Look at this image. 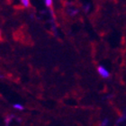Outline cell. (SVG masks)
<instances>
[{
  "instance_id": "6da1fadb",
  "label": "cell",
  "mask_w": 126,
  "mask_h": 126,
  "mask_svg": "<svg viewBox=\"0 0 126 126\" xmlns=\"http://www.w3.org/2000/svg\"><path fill=\"white\" fill-rule=\"evenodd\" d=\"M97 71H98V73L100 74V76L102 77V78H104V79H108V78L110 77L109 71H108L104 66H98Z\"/></svg>"
},
{
  "instance_id": "7a4b0ae2",
  "label": "cell",
  "mask_w": 126,
  "mask_h": 126,
  "mask_svg": "<svg viewBox=\"0 0 126 126\" xmlns=\"http://www.w3.org/2000/svg\"><path fill=\"white\" fill-rule=\"evenodd\" d=\"M13 117H15V115L11 114V115H8L7 116V118H5V125L7 126V125H9V124H10V122L12 121Z\"/></svg>"
},
{
  "instance_id": "3957f363",
  "label": "cell",
  "mask_w": 126,
  "mask_h": 126,
  "mask_svg": "<svg viewBox=\"0 0 126 126\" xmlns=\"http://www.w3.org/2000/svg\"><path fill=\"white\" fill-rule=\"evenodd\" d=\"M13 107L15 109H17V110H24V106L22 105H20V104H15L13 105Z\"/></svg>"
},
{
  "instance_id": "277c9868",
  "label": "cell",
  "mask_w": 126,
  "mask_h": 126,
  "mask_svg": "<svg viewBox=\"0 0 126 126\" xmlns=\"http://www.w3.org/2000/svg\"><path fill=\"white\" fill-rule=\"evenodd\" d=\"M21 2L24 7H29L30 6V0H21Z\"/></svg>"
},
{
  "instance_id": "5b68a950",
  "label": "cell",
  "mask_w": 126,
  "mask_h": 126,
  "mask_svg": "<svg viewBox=\"0 0 126 126\" xmlns=\"http://www.w3.org/2000/svg\"><path fill=\"white\" fill-rule=\"evenodd\" d=\"M45 1V5L47 7H50L51 5H52V0H44Z\"/></svg>"
},
{
  "instance_id": "8992f818",
  "label": "cell",
  "mask_w": 126,
  "mask_h": 126,
  "mask_svg": "<svg viewBox=\"0 0 126 126\" xmlns=\"http://www.w3.org/2000/svg\"><path fill=\"white\" fill-rule=\"evenodd\" d=\"M79 13V10L78 9H72V10L69 12V15H70L71 16H75V15H77V14Z\"/></svg>"
},
{
  "instance_id": "52a82bcc",
  "label": "cell",
  "mask_w": 126,
  "mask_h": 126,
  "mask_svg": "<svg viewBox=\"0 0 126 126\" xmlns=\"http://www.w3.org/2000/svg\"><path fill=\"white\" fill-rule=\"evenodd\" d=\"M108 123H109L108 119H105V120H104V121L102 122L101 125H102V126H106V125H108Z\"/></svg>"
},
{
  "instance_id": "ba28073f",
  "label": "cell",
  "mask_w": 126,
  "mask_h": 126,
  "mask_svg": "<svg viewBox=\"0 0 126 126\" xmlns=\"http://www.w3.org/2000/svg\"><path fill=\"white\" fill-rule=\"evenodd\" d=\"M89 8H90V5L89 4H87L84 6V9H85V12H88L89 11Z\"/></svg>"
},
{
  "instance_id": "9c48e42d",
  "label": "cell",
  "mask_w": 126,
  "mask_h": 126,
  "mask_svg": "<svg viewBox=\"0 0 126 126\" xmlns=\"http://www.w3.org/2000/svg\"><path fill=\"white\" fill-rule=\"evenodd\" d=\"M16 121H18L19 122V123H21V119H19V118H16Z\"/></svg>"
}]
</instances>
